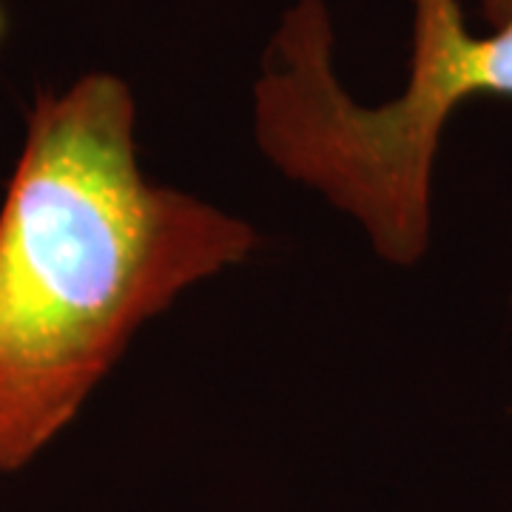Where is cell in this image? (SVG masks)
I'll list each match as a JSON object with an SVG mask.
<instances>
[{
    "instance_id": "obj_1",
    "label": "cell",
    "mask_w": 512,
    "mask_h": 512,
    "mask_svg": "<svg viewBox=\"0 0 512 512\" xmlns=\"http://www.w3.org/2000/svg\"><path fill=\"white\" fill-rule=\"evenodd\" d=\"M106 72L40 92L0 208V473L69 427L134 330L256 248L248 222L148 180Z\"/></svg>"
},
{
    "instance_id": "obj_2",
    "label": "cell",
    "mask_w": 512,
    "mask_h": 512,
    "mask_svg": "<svg viewBox=\"0 0 512 512\" xmlns=\"http://www.w3.org/2000/svg\"><path fill=\"white\" fill-rule=\"evenodd\" d=\"M458 77L467 100L512 97V18L484 35L467 32L458 49Z\"/></svg>"
},
{
    "instance_id": "obj_3",
    "label": "cell",
    "mask_w": 512,
    "mask_h": 512,
    "mask_svg": "<svg viewBox=\"0 0 512 512\" xmlns=\"http://www.w3.org/2000/svg\"><path fill=\"white\" fill-rule=\"evenodd\" d=\"M473 3L478 6L481 20L490 23V29L501 26V23H507L512 18V0H473Z\"/></svg>"
},
{
    "instance_id": "obj_4",
    "label": "cell",
    "mask_w": 512,
    "mask_h": 512,
    "mask_svg": "<svg viewBox=\"0 0 512 512\" xmlns=\"http://www.w3.org/2000/svg\"><path fill=\"white\" fill-rule=\"evenodd\" d=\"M0 476H3V473H0Z\"/></svg>"
}]
</instances>
